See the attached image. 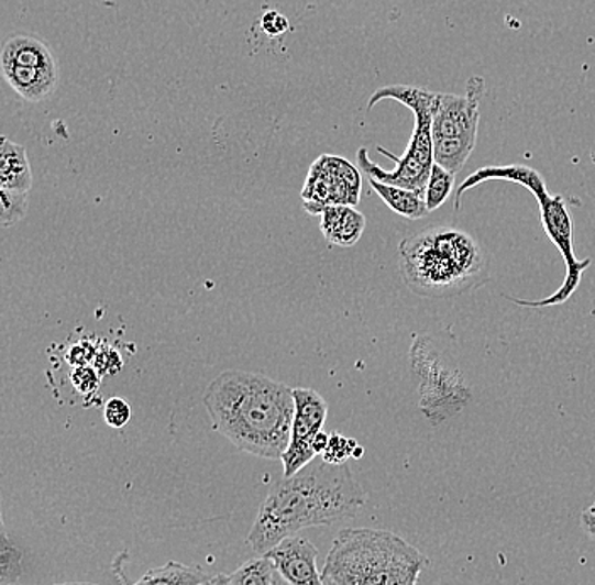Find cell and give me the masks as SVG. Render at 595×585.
<instances>
[{
    "label": "cell",
    "mask_w": 595,
    "mask_h": 585,
    "mask_svg": "<svg viewBox=\"0 0 595 585\" xmlns=\"http://www.w3.org/2000/svg\"><path fill=\"white\" fill-rule=\"evenodd\" d=\"M97 347L90 341H80L66 352V363L71 367L91 366L96 358Z\"/></svg>",
    "instance_id": "obj_25"
},
{
    "label": "cell",
    "mask_w": 595,
    "mask_h": 585,
    "mask_svg": "<svg viewBox=\"0 0 595 585\" xmlns=\"http://www.w3.org/2000/svg\"><path fill=\"white\" fill-rule=\"evenodd\" d=\"M91 364L99 371L100 376H106V374L113 376V374H118L122 369L121 355L112 347L97 349L96 358Z\"/></svg>",
    "instance_id": "obj_24"
},
{
    "label": "cell",
    "mask_w": 595,
    "mask_h": 585,
    "mask_svg": "<svg viewBox=\"0 0 595 585\" xmlns=\"http://www.w3.org/2000/svg\"><path fill=\"white\" fill-rule=\"evenodd\" d=\"M453 187H455V175L434 163L423 191V198L430 213L439 210L449 200Z\"/></svg>",
    "instance_id": "obj_18"
},
{
    "label": "cell",
    "mask_w": 595,
    "mask_h": 585,
    "mask_svg": "<svg viewBox=\"0 0 595 585\" xmlns=\"http://www.w3.org/2000/svg\"><path fill=\"white\" fill-rule=\"evenodd\" d=\"M261 26L264 33L271 37H278L289 30V22L286 15L279 14L278 11H267L261 19Z\"/></svg>",
    "instance_id": "obj_26"
},
{
    "label": "cell",
    "mask_w": 595,
    "mask_h": 585,
    "mask_svg": "<svg viewBox=\"0 0 595 585\" xmlns=\"http://www.w3.org/2000/svg\"><path fill=\"white\" fill-rule=\"evenodd\" d=\"M2 71L9 87L27 102H41L58 87V63L52 49L34 36H12L2 49Z\"/></svg>",
    "instance_id": "obj_9"
},
{
    "label": "cell",
    "mask_w": 595,
    "mask_h": 585,
    "mask_svg": "<svg viewBox=\"0 0 595 585\" xmlns=\"http://www.w3.org/2000/svg\"><path fill=\"white\" fill-rule=\"evenodd\" d=\"M313 216H320V231L326 241L339 247H352L357 244L367 223L357 207H320L315 210Z\"/></svg>",
    "instance_id": "obj_13"
},
{
    "label": "cell",
    "mask_w": 595,
    "mask_h": 585,
    "mask_svg": "<svg viewBox=\"0 0 595 585\" xmlns=\"http://www.w3.org/2000/svg\"><path fill=\"white\" fill-rule=\"evenodd\" d=\"M100 380L102 376L93 366L74 367L71 371V385L81 396H90L99 391Z\"/></svg>",
    "instance_id": "obj_23"
},
{
    "label": "cell",
    "mask_w": 595,
    "mask_h": 585,
    "mask_svg": "<svg viewBox=\"0 0 595 585\" xmlns=\"http://www.w3.org/2000/svg\"><path fill=\"white\" fill-rule=\"evenodd\" d=\"M295 393V418H293L291 440L283 454L285 476L291 477L310 465L317 457L315 439L323 432L329 413L326 398L315 389L293 388Z\"/></svg>",
    "instance_id": "obj_11"
},
{
    "label": "cell",
    "mask_w": 595,
    "mask_h": 585,
    "mask_svg": "<svg viewBox=\"0 0 595 585\" xmlns=\"http://www.w3.org/2000/svg\"><path fill=\"white\" fill-rule=\"evenodd\" d=\"M276 585H289L288 582H286L285 578L278 574V572H276Z\"/></svg>",
    "instance_id": "obj_30"
},
{
    "label": "cell",
    "mask_w": 595,
    "mask_h": 585,
    "mask_svg": "<svg viewBox=\"0 0 595 585\" xmlns=\"http://www.w3.org/2000/svg\"><path fill=\"white\" fill-rule=\"evenodd\" d=\"M362 452H364V450H362L361 446H357V449L354 450V457L355 459H361L362 457Z\"/></svg>",
    "instance_id": "obj_31"
},
{
    "label": "cell",
    "mask_w": 595,
    "mask_h": 585,
    "mask_svg": "<svg viewBox=\"0 0 595 585\" xmlns=\"http://www.w3.org/2000/svg\"><path fill=\"white\" fill-rule=\"evenodd\" d=\"M229 585H276V569L264 555L247 560L229 575Z\"/></svg>",
    "instance_id": "obj_17"
},
{
    "label": "cell",
    "mask_w": 595,
    "mask_h": 585,
    "mask_svg": "<svg viewBox=\"0 0 595 585\" xmlns=\"http://www.w3.org/2000/svg\"><path fill=\"white\" fill-rule=\"evenodd\" d=\"M30 209V194L26 191L2 190L0 188V223L11 228L26 217Z\"/></svg>",
    "instance_id": "obj_20"
},
{
    "label": "cell",
    "mask_w": 595,
    "mask_h": 585,
    "mask_svg": "<svg viewBox=\"0 0 595 585\" xmlns=\"http://www.w3.org/2000/svg\"><path fill=\"white\" fill-rule=\"evenodd\" d=\"M486 93L483 77L469 78L464 96L440 93L434 103L431 136H433V157L437 165L449 169L453 175L467 165L477 143L478 107Z\"/></svg>",
    "instance_id": "obj_8"
},
{
    "label": "cell",
    "mask_w": 595,
    "mask_h": 585,
    "mask_svg": "<svg viewBox=\"0 0 595 585\" xmlns=\"http://www.w3.org/2000/svg\"><path fill=\"white\" fill-rule=\"evenodd\" d=\"M365 501L367 496L349 465L322 459L271 487L245 543L264 555L298 531L351 520Z\"/></svg>",
    "instance_id": "obj_1"
},
{
    "label": "cell",
    "mask_w": 595,
    "mask_h": 585,
    "mask_svg": "<svg viewBox=\"0 0 595 585\" xmlns=\"http://www.w3.org/2000/svg\"><path fill=\"white\" fill-rule=\"evenodd\" d=\"M330 435H327L326 432L318 433L317 439H315V450H317L318 455H322L326 452L327 445H329Z\"/></svg>",
    "instance_id": "obj_28"
},
{
    "label": "cell",
    "mask_w": 595,
    "mask_h": 585,
    "mask_svg": "<svg viewBox=\"0 0 595 585\" xmlns=\"http://www.w3.org/2000/svg\"><path fill=\"white\" fill-rule=\"evenodd\" d=\"M361 194V168H355L345 157L322 154L310 166L301 198L305 210L313 216L320 207H357Z\"/></svg>",
    "instance_id": "obj_10"
},
{
    "label": "cell",
    "mask_w": 595,
    "mask_h": 585,
    "mask_svg": "<svg viewBox=\"0 0 595 585\" xmlns=\"http://www.w3.org/2000/svg\"><path fill=\"white\" fill-rule=\"evenodd\" d=\"M357 449V442L352 439H345L339 433L330 435L329 445L322 454V459L329 464H345L349 457H354V450Z\"/></svg>",
    "instance_id": "obj_21"
},
{
    "label": "cell",
    "mask_w": 595,
    "mask_h": 585,
    "mask_svg": "<svg viewBox=\"0 0 595 585\" xmlns=\"http://www.w3.org/2000/svg\"><path fill=\"white\" fill-rule=\"evenodd\" d=\"M399 273L418 297L445 300L486 283L487 256L467 232L440 225L399 244Z\"/></svg>",
    "instance_id": "obj_3"
},
{
    "label": "cell",
    "mask_w": 595,
    "mask_h": 585,
    "mask_svg": "<svg viewBox=\"0 0 595 585\" xmlns=\"http://www.w3.org/2000/svg\"><path fill=\"white\" fill-rule=\"evenodd\" d=\"M132 410L129 402L124 398H110L103 405V420L109 424L110 429L121 430L131 421Z\"/></svg>",
    "instance_id": "obj_22"
},
{
    "label": "cell",
    "mask_w": 595,
    "mask_h": 585,
    "mask_svg": "<svg viewBox=\"0 0 595 585\" xmlns=\"http://www.w3.org/2000/svg\"><path fill=\"white\" fill-rule=\"evenodd\" d=\"M428 559L399 534L373 528L339 531L323 565L326 585H418Z\"/></svg>",
    "instance_id": "obj_4"
},
{
    "label": "cell",
    "mask_w": 595,
    "mask_h": 585,
    "mask_svg": "<svg viewBox=\"0 0 595 585\" xmlns=\"http://www.w3.org/2000/svg\"><path fill=\"white\" fill-rule=\"evenodd\" d=\"M203 585H216V575H213V577H212V578H210V581H209V582H205V584H203Z\"/></svg>",
    "instance_id": "obj_32"
},
{
    "label": "cell",
    "mask_w": 595,
    "mask_h": 585,
    "mask_svg": "<svg viewBox=\"0 0 595 585\" xmlns=\"http://www.w3.org/2000/svg\"><path fill=\"white\" fill-rule=\"evenodd\" d=\"M213 575L207 574L198 567L168 562L163 567L151 569L140 581L131 585H203Z\"/></svg>",
    "instance_id": "obj_16"
},
{
    "label": "cell",
    "mask_w": 595,
    "mask_h": 585,
    "mask_svg": "<svg viewBox=\"0 0 595 585\" xmlns=\"http://www.w3.org/2000/svg\"><path fill=\"white\" fill-rule=\"evenodd\" d=\"M216 585H229V575H216Z\"/></svg>",
    "instance_id": "obj_29"
},
{
    "label": "cell",
    "mask_w": 595,
    "mask_h": 585,
    "mask_svg": "<svg viewBox=\"0 0 595 585\" xmlns=\"http://www.w3.org/2000/svg\"><path fill=\"white\" fill-rule=\"evenodd\" d=\"M367 179H370L371 188L379 195L381 200L398 216L409 220H420L430 216L423 195L408 190V188L396 187V185L383 184L374 178Z\"/></svg>",
    "instance_id": "obj_15"
},
{
    "label": "cell",
    "mask_w": 595,
    "mask_h": 585,
    "mask_svg": "<svg viewBox=\"0 0 595 585\" xmlns=\"http://www.w3.org/2000/svg\"><path fill=\"white\" fill-rule=\"evenodd\" d=\"M264 556L273 562L276 572L289 585H326L317 567V547L307 538H285Z\"/></svg>",
    "instance_id": "obj_12"
},
{
    "label": "cell",
    "mask_w": 595,
    "mask_h": 585,
    "mask_svg": "<svg viewBox=\"0 0 595 585\" xmlns=\"http://www.w3.org/2000/svg\"><path fill=\"white\" fill-rule=\"evenodd\" d=\"M0 188L26 194L33 188V172L26 147L8 137H2L0 144Z\"/></svg>",
    "instance_id": "obj_14"
},
{
    "label": "cell",
    "mask_w": 595,
    "mask_h": 585,
    "mask_svg": "<svg viewBox=\"0 0 595 585\" xmlns=\"http://www.w3.org/2000/svg\"><path fill=\"white\" fill-rule=\"evenodd\" d=\"M409 369L418 379L420 410L431 424L461 413L472 399L464 374L439 349L433 336L415 335L409 347Z\"/></svg>",
    "instance_id": "obj_7"
},
{
    "label": "cell",
    "mask_w": 595,
    "mask_h": 585,
    "mask_svg": "<svg viewBox=\"0 0 595 585\" xmlns=\"http://www.w3.org/2000/svg\"><path fill=\"white\" fill-rule=\"evenodd\" d=\"M581 521L585 533L595 540V503L594 505L588 506L587 509H584V512H582L581 516Z\"/></svg>",
    "instance_id": "obj_27"
},
{
    "label": "cell",
    "mask_w": 595,
    "mask_h": 585,
    "mask_svg": "<svg viewBox=\"0 0 595 585\" xmlns=\"http://www.w3.org/2000/svg\"><path fill=\"white\" fill-rule=\"evenodd\" d=\"M201 402L213 430L242 452L273 461L288 449L295 393L279 380L245 371H223L207 386Z\"/></svg>",
    "instance_id": "obj_2"
},
{
    "label": "cell",
    "mask_w": 595,
    "mask_h": 585,
    "mask_svg": "<svg viewBox=\"0 0 595 585\" xmlns=\"http://www.w3.org/2000/svg\"><path fill=\"white\" fill-rule=\"evenodd\" d=\"M439 92H431L428 88L415 87V85H387L373 93L367 103V110H373L374 106L383 100H396L408 107L415 115V129L411 132V140L406 146L401 156H395L384 147H377V153L392 157L395 162V169H386L377 166L370 157L365 147H361L357 153V163L361 172L367 175V178L377 179L387 185L408 188L423 195L427 187L428 176L434 165L433 157V136H431V121H433L434 103H437Z\"/></svg>",
    "instance_id": "obj_6"
},
{
    "label": "cell",
    "mask_w": 595,
    "mask_h": 585,
    "mask_svg": "<svg viewBox=\"0 0 595 585\" xmlns=\"http://www.w3.org/2000/svg\"><path fill=\"white\" fill-rule=\"evenodd\" d=\"M24 553L11 542L4 525L0 534V585H12L24 574Z\"/></svg>",
    "instance_id": "obj_19"
},
{
    "label": "cell",
    "mask_w": 595,
    "mask_h": 585,
    "mask_svg": "<svg viewBox=\"0 0 595 585\" xmlns=\"http://www.w3.org/2000/svg\"><path fill=\"white\" fill-rule=\"evenodd\" d=\"M62 585H93V584H62Z\"/></svg>",
    "instance_id": "obj_33"
},
{
    "label": "cell",
    "mask_w": 595,
    "mask_h": 585,
    "mask_svg": "<svg viewBox=\"0 0 595 585\" xmlns=\"http://www.w3.org/2000/svg\"><path fill=\"white\" fill-rule=\"evenodd\" d=\"M491 179H505L511 184L521 185L526 190L530 191L537 198L540 206L541 225H543L544 234L553 242L559 253L562 254L563 263H565L566 275L562 286L552 292L550 297L543 300H509L521 307L544 308L559 307L565 303L569 298H572L575 289L579 288L582 282V275L587 272L592 260H577L574 253V217L570 213L569 203L562 195L548 194L547 184L543 176L537 169L530 166L522 165H506V166H484L472 173L471 176L464 179V184L459 187L455 194V209H461V198L465 191L477 185L486 184Z\"/></svg>",
    "instance_id": "obj_5"
}]
</instances>
